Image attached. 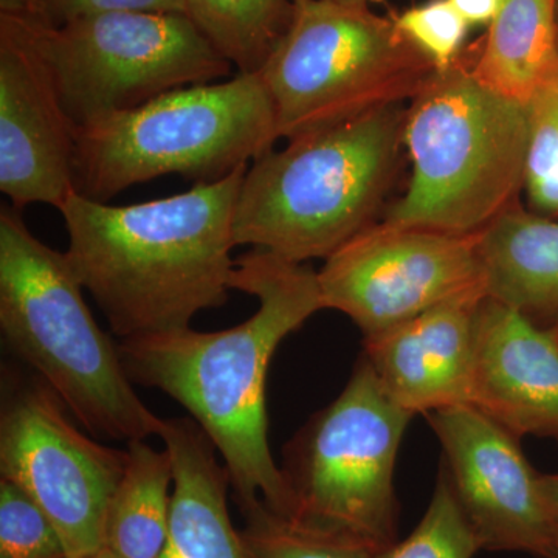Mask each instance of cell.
Segmentation results:
<instances>
[{"mask_svg":"<svg viewBox=\"0 0 558 558\" xmlns=\"http://www.w3.org/2000/svg\"><path fill=\"white\" fill-rule=\"evenodd\" d=\"M28 11V0H0V14L21 17Z\"/></svg>","mask_w":558,"mask_h":558,"instance_id":"obj_29","label":"cell"},{"mask_svg":"<svg viewBox=\"0 0 558 558\" xmlns=\"http://www.w3.org/2000/svg\"><path fill=\"white\" fill-rule=\"evenodd\" d=\"M0 558H68L47 513L7 480H0Z\"/></svg>","mask_w":558,"mask_h":558,"instance_id":"obj_24","label":"cell"},{"mask_svg":"<svg viewBox=\"0 0 558 558\" xmlns=\"http://www.w3.org/2000/svg\"><path fill=\"white\" fill-rule=\"evenodd\" d=\"M527 146V105L488 89L458 61L436 69L407 102L411 175L385 222L480 233L520 204Z\"/></svg>","mask_w":558,"mask_h":558,"instance_id":"obj_5","label":"cell"},{"mask_svg":"<svg viewBox=\"0 0 558 558\" xmlns=\"http://www.w3.org/2000/svg\"><path fill=\"white\" fill-rule=\"evenodd\" d=\"M336 2L352 7H369L371 3L379 2V0H336Z\"/></svg>","mask_w":558,"mask_h":558,"instance_id":"obj_30","label":"cell"},{"mask_svg":"<svg viewBox=\"0 0 558 558\" xmlns=\"http://www.w3.org/2000/svg\"><path fill=\"white\" fill-rule=\"evenodd\" d=\"M5 17L49 72L78 130L233 69L189 14L117 11L61 27Z\"/></svg>","mask_w":558,"mask_h":558,"instance_id":"obj_9","label":"cell"},{"mask_svg":"<svg viewBox=\"0 0 558 558\" xmlns=\"http://www.w3.org/2000/svg\"><path fill=\"white\" fill-rule=\"evenodd\" d=\"M469 405L520 439L558 442V328L484 296L473 323Z\"/></svg>","mask_w":558,"mask_h":558,"instance_id":"obj_14","label":"cell"},{"mask_svg":"<svg viewBox=\"0 0 558 558\" xmlns=\"http://www.w3.org/2000/svg\"><path fill=\"white\" fill-rule=\"evenodd\" d=\"M247 167L163 199L109 205L73 191L65 255L121 340L191 328L229 300L234 215Z\"/></svg>","mask_w":558,"mask_h":558,"instance_id":"obj_2","label":"cell"},{"mask_svg":"<svg viewBox=\"0 0 558 558\" xmlns=\"http://www.w3.org/2000/svg\"><path fill=\"white\" fill-rule=\"evenodd\" d=\"M480 240L481 231L373 223L317 271L325 310L348 315L368 339L447 301L487 295Z\"/></svg>","mask_w":558,"mask_h":558,"instance_id":"obj_11","label":"cell"},{"mask_svg":"<svg viewBox=\"0 0 558 558\" xmlns=\"http://www.w3.org/2000/svg\"><path fill=\"white\" fill-rule=\"evenodd\" d=\"M0 330L90 435L128 444L159 436L163 418L135 392L68 255L40 242L14 207L0 209Z\"/></svg>","mask_w":558,"mask_h":558,"instance_id":"obj_4","label":"cell"},{"mask_svg":"<svg viewBox=\"0 0 558 558\" xmlns=\"http://www.w3.org/2000/svg\"><path fill=\"white\" fill-rule=\"evenodd\" d=\"M395 22L402 35L438 70L458 61L470 25L450 0H432L414 7L403 11Z\"/></svg>","mask_w":558,"mask_h":558,"instance_id":"obj_25","label":"cell"},{"mask_svg":"<svg viewBox=\"0 0 558 558\" xmlns=\"http://www.w3.org/2000/svg\"><path fill=\"white\" fill-rule=\"evenodd\" d=\"M240 512L244 519L241 535L253 558H371L271 512L264 501L240 508Z\"/></svg>","mask_w":558,"mask_h":558,"instance_id":"obj_23","label":"cell"},{"mask_svg":"<svg viewBox=\"0 0 558 558\" xmlns=\"http://www.w3.org/2000/svg\"><path fill=\"white\" fill-rule=\"evenodd\" d=\"M78 126L49 72L9 17L0 16V191L11 207L61 209L75 190Z\"/></svg>","mask_w":558,"mask_h":558,"instance_id":"obj_13","label":"cell"},{"mask_svg":"<svg viewBox=\"0 0 558 558\" xmlns=\"http://www.w3.org/2000/svg\"><path fill=\"white\" fill-rule=\"evenodd\" d=\"M117 11H153V13L189 14L186 0H28V11L24 17L61 27L98 14Z\"/></svg>","mask_w":558,"mask_h":558,"instance_id":"obj_26","label":"cell"},{"mask_svg":"<svg viewBox=\"0 0 558 558\" xmlns=\"http://www.w3.org/2000/svg\"><path fill=\"white\" fill-rule=\"evenodd\" d=\"M405 109L373 110L253 161L234 215L236 245L304 264L329 258L376 223L398 175Z\"/></svg>","mask_w":558,"mask_h":558,"instance_id":"obj_3","label":"cell"},{"mask_svg":"<svg viewBox=\"0 0 558 558\" xmlns=\"http://www.w3.org/2000/svg\"><path fill=\"white\" fill-rule=\"evenodd\" d=\"M539 494H542L543 505L548 510L550 520L558 529V473L556 475H543L539 473Z\"/></svg>","mask_w":558,"mask_h":558,"instance_id":"obj_28","label":"cell"},{"mask_svg":"<svg viewBox=\"0 0 558 558\" xmlns=\"http://www.w3.org/2000/svg\"><path fill=\"white\" fill-rule=\"evenodd\" d=\"M527 112L524 191L529 209L558 219V68L527 102Z\"/></svg>","mask_w":558,"mask_h":558,"instance_id":"obj_22","label":"cell"},{"mask_svg":"<svg viewBox=\"0 0 558 558\" xmlns=\"http://www.w3.org/2000/svg\"><path fill=\"white\" fill-rule=\"evenodd\" d=\"M435 70L395 21L369 7L293 0L288 31L259 73L279 138L292 140L405 105Z\"/></svg>","mask_w":558,"mask_h":558,"instance_id":"obj_8","label":"cell"},{"mask_svg":"<svg viewBox=\"0 0 558 558\" xmlns=\"http://www.w3.org/2000/svg\"><path fill=\"white\" fill-rule=\"evenodd\" d=\"M413 417L388 398L368 359L360 355L339 398L286 446L288 520L371 557L395 545L396 461Z\"/></svg>","mask_w":558,"mask_h":558,"instance_id":"obj_7","label":"cell"},{"mask_svg":"<svg viewBox=\"0 0 558 558\" xmlns=\"http://www.w3.org/2000/svg\"><path fill=\"white\" fill-rule=\"evenodd\" d=\"M189 16L236 68L259 72L288 31L293 0H186Z\"/></svg>","mask_w":558,"mask_h":558,"instance_id":"obj_20","label":"cell"},{"mask_svg":"<svg viewBox=\"0 0 558 558\" xmlns=\"http://www.w3.org/2000/svg\"><path fill=\"white\" fill-rule=\"evenodd\" d=\"M558 68V0H502L473 75L488 89L527 105Z\"/></svg>","mask_w":558,"mask_h":558,"instance_id":"obj_18","label":"cell"},{"mask_svg":"<svg viewBox=\"0 0 558 558\" xmlns=\"http://www.w3.org/2000/svg\"><path fill=\"white\" fill-rule=\"evenodd\" d=\"M159 438L170 454V532L161 558H253L229 512V472L194 418L161 421Z\"/></svg>","mask_w":558,"mask_h":558,"instance_id":"obj_16","label":"cell"},{"mask_svg":"<svg viewBox=\"0 0 558 558\" xmlns=\"http://www.w3.org/2000/svg\"><path fill=\"white\" fill-rule=\"evenodd\" d=\"M231 289L259 301L241 325L121 340L134 384L157 388L189 411L222 459L238 509L264 501L289 519L292 502L269 444L266 384L281 341L325 310L317 271L253 248L234 260Z\"/></svg>","mask_w":558,"mask_h":558,"instance_id":"obj_1","label":"cell"},{"mask_svg":"<svg viewBox=\"0 0 558 558\" xmlns=\"http://www.w3.org/2000/svg\"><path fill=\"white\" fill-rule=\"evenodd\" d=\"M484 296L447 301L363 339L362 354L396 405L413 416L469 405L473 323Z\"/></svg>","mask_w":558,"mask_h":558,"instance_id":"obj_15","label":"cell"},{"mask_svg":"<svg viewBox=\"0 0 558 558\" xmlns=\"http://www.w3.org/2000/svg\"><path fill=\"white\" fill-rule=\"evenodd\" d=\"M483 550L478 535L459 505L449 473L440 464L438 481L424 517L402 542L371 558H473Z\"/></svg>","mask_w":558,"mask_h":558,"instance_id":"obj_21","label":"cell"},{"mask_svg":"<svg viewBox=\"0 0 558 558\" xmlns=\"http://www.w3.org/2000/svg\"><path fill=\"white\" fill-rule=\"evenodd\" d=\"M461 16L473 24H490L501 9L502 0H450Z\"/></svg>","mask_w":558,"mask_h":558,"instance_id":"obj_27","label":"cell"},{"mask_svg":"<svg viewBox=\"0 0 558 558\" xmlns=\"http://www.w3.org/2000/svg\"><path fill=\"white\" fill-rule=\"evenodd\" d=\"M174 473L170 454L145 440L128 444V465L110 499L105 548L120 558H161L170 532Z\"/></svg>","mask_w":558,"mask_h":558,"instance_id":"obj_19","label":"cell"},{"mask_svg":"<svg viewBox=\"0 0 558 558\" xmlns=\"http://www.w3.org/2000/svg\"><path fill=\"white\" fill-rule=\"evenodd\" d=\"M128 465V449L102 446L70 422L44 381L5 396L0 414V476L47 513L68 558L105 548L110 499Z\"/></svg>","mask_w":558,"mask_h":558,"instance_id":"obj_10","label":"cell"},{"mask_svg":"<svg viewBox=\"0 0 558 558\" xmlns=\"http://www.w3.org/2000/svg\"><path fill=\"white\" fill-rule=\"evenodd\" d=\"M75 558H120L117 557L116 554L110 553L109 549L102 548L97 550V553L89 554V556L75 557Z\"/></svg>","mask_w":558,"mask_h":558,"instance_id":"obj_31","label":"cell"},{"mask_svg":"<svg viewBox=\"0 0 558 558\" xmlns=\"http://www.w3.org/2000/svg\"><path fill=\"white\" fill-rule=\"evenodd\" d=\"M277 116L259 72L161 94L78 130L75 190L108 202L121 191L178 174L218 182L274 149Z\"/></svg>","mask_w":558,"mask_h":558,"instance_id":"obj_6","label":"cell"},{"mask_svg":"<svg viewBox=\"0 0 558 558\" xmlns=\"http://www.w3.org/2000/svg\"><path fill=\"white\" fill-rule=\"evenodd\" d=\"M451 487L486 550L558 558V529L519 436L470 405L425 414Z\"/></svg>","mask_w":558,"mask_h":558,"instance_id":"obj_12","label":"cell"},{"mask_svg":"<svg viewBox=\"0 0 558 558\" xmlns=\"http://www.w3.org/2000/svg\"><path fill=\"white\" fill-rule=\"evenodd\" d=\"M486 292L542 328H558V220L513 205L481 231Z\"/></svg>","mask_w":558,"mask_h":558,"instance_id":"obj_17","label":"cell"}]
</instances>
